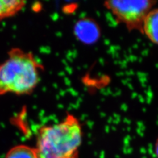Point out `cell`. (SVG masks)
I'll return each mask as SVG.
<instances>
[{
  "instance_id": "obj_6",
  "label": "cell",
  "mask_w": 158,
  "mask_h": 158,
  "mask_svg": "<svg viewBox=\"0 0 158 158\" xmlns=\"http://www.w3.org/2000/svg\"><path fill=\"white\" fill-rule=\"evenodd\" d=\"M21 0H0V20L12 17L25 6Z\"/></svg>"
},
{
  "instance_id": "obj_5",
  "label": "cell",
  "mask_w": 158,
  "mask_h": 158,
  "mask_svg": "<svg viewBox=\"0 0 158 158\" xmlns=\"http://www.w3.org/2000/svg\"><path fill=\"white\" fill-rule=\"evenodd\" d=\"M141 31L152 43L157 44L158 10L157 9H152L146 15L142 23Z\"/></svg>"
},
{
  "instance_id": "obj_7",
  "label": "cell",
  "mask_w": 158,
  "mask_h": 158,
  "mask_svg": "<svg viewBox=\"0 0 158 158\" xmlns=\"http://www.w3.org/2000/svg\"><path fill=\"white\" fill-rule=\"evenodd\" d=\"M5 158H38L34 147L21 144L11 148Z\"/></svg>"
},
{
  "instance_id": "obj_4",
  "label": "cell",
  "mask_w": 158,
  "mask_h": 158,
  "mask_svg": "<svg viewBox=\"0 0 158 158\" xmlns=\"http://www.w3.org/2000/svg\"><path fill=\"white\" fill-rule=\"evenodd\" d=\"M77 38L84 43H92L100 36V29L95 22L90 19H83L77 23L75 28Z\"/></svg>"
},
{
  "instance_id": "obj_1",
  "label": "cell",
  "mask_w": 158,
  "mask_h": 158,
  "mask_svg": "<svg viewBox=\"0 0 158 158\" xmlns=\"http://www.w3.org/2000/svg\"><path fill=\"white\" fill-rule=\"evenodd\" d=\"M82 137L80 121L67 114L61 122L39 128L34 148L38 158H79Z\"/></svg>"
},
{
  "instance_id": "obj_2",
  "label": "cell",
  "mask_w": 158,
  "mask_h": 158,
  "mask_svg": "<svg viewBox=\"0 0 158 158\" xmlns=\"http://www.w3.org/2000/svg\"><path fill=\"white\" fill-rule=\"evenodd\" d=\"M42 69L32 53L11 49L8 57L0 63V96L32 93L39 83Z\"/></svg>"
},
{
  "instance_id": "obj_3",
  "label": "cell",
  "mask_w": 158,
  "mask_h": 158,
  "mask_svg": "<svg viewBox=\"0 0 158 158\" xmlns=\"http://www.w3.org/2000/svg\"><path fill=\"white\" fill-rule=\"evenodd\" d=\"M155 3L150 0H113L106 2L105 6L128 29L141 31L143 21Z\"/></svg>"
}]
</instances>
